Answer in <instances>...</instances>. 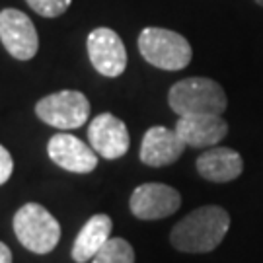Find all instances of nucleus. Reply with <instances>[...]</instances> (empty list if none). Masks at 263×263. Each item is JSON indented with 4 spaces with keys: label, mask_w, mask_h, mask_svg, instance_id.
<instances>
[{
    "label": "nucleus",
    "mask_w": 263,
    "mask_h": 263,
    "mask_svg": "<svg viewBox=\"0 0 263 263\" xmlns=\"http://www.w3.org/2000/svg\"><path fill=\"white\" fill-rule=\"evenodd\" d=\"M92 263H135V250L125 238H109Z\"/></svg>",
    "instance_id": "nucleus-15"
},
{
    "label": "nucleus",
    "mask_w": 263,
    "mask_h": 263,
    "mask_svg": "<svg viewBox=\"0 0 263 263\" xmlns=\"http://www.w3.org/2000/svg\"><path fill=\"white\" fill-rule=\"evenodd\" d=\"M185 146L187 144L179 139L176 129L156 125V127H151L142 137L141 162L151 168H164L178 162Z\"/></svg>",
    "instance_id": "nucleus-11"
},
{
    "label": "nucleus",
    "mask_w": 263,
    "mask_h": 263,
    "mask_svg": "<svg viewBox=\"0 0 263 263\" xmlns=\"http://www.w3.org/2000/svg\"><path fill=\"white\" fill-rule=\"evenodd\" d=\"M195 166L203 179L213 181V183H228L240 178L244 170V160L232 148L211 146L203 154H199Z\"/></svg>",
    "instance_id": "nucleus-13"
},
{
    "label": "nucleus",
    "mask_w": 263,
    "mask_h": 263,
    "mask_svg": "<svg viewBox=\"0 0 263 263\" xmlns=\"http://www.w3.org/2000/svg\"><path fill=\"white\" fill-rule=\"evenodd\" d=\"M174 129L187 146L211 148L226 137L228 123L222 119V115H183Z\"/></svg>",
    "instance_id": "nucleus-12"
},
{
    "label": "nucleus",
    "mask_w": 263,
    "mask_h": 263,
    "mask_svg": "<svg viewBox=\"0 0 263 263\" xmlns=\"http://www.w3.org/2000/svg\"><path fill=\"white\" fill-rule=\"evenodd\" d=\"M47 154L59 168L72 174H90L98 166V154L94 148L66 133H57L49 139Z\"/></svg>",
    "instance_id": "nucleus-10"
},
{
    "label": "nucleus",
    "mask_w": 263,
    "mask_h": 263,
    "mask_svg": "<svg viewBox=\"0 0 263 263\" xmlns=\"http://www.w3.org/2000/svg\"><path fill=\"white\" fill-rule=\"evenodd\" d=\"M255 2H257V4H259V6H263V0H255Z\"/></svg>",
    "instance_id": "nucleus-19"
},
{
    "label": "nucleus",
    "mask_w": 263,
    "mask_h": 263,
    "mask_svg": "<svg viewBox=\"0 0 263 263\" xmlns=\"http://www.w3.org/2000/svg\"><path fill=\"white\" fill-rule=\"evenodd\" d=\"M113 222L111 218L104 213L90 216L82 226V230L78 232L72 246V259L76 263H88L94 259V255L107 244V240L111 238Z\"/></svg>",
    "instance_id": "nucleus-14"
},
{
    "label": "nucleus",
    "mask_w": 263,
    "mask_h": 263,
    "mask_svg": "<svg viewBox=\"0 0 263 263\" xmlns=\"http://www.w3.org/2000/svg\"><path fill=\"white\" fill-rule=\"evenodd\" d=\"M0 41L18 61H31L39 51V35L28 14L16 8L0 12Z\"/></svg>",
    "instance_id": "nucleus-6"
},
{
    "label": "nucleus",
    "mask_w": 263,
    "mask_h": 263,
    "mask_svg": "<svg viewBox=\"0 0 263 263\" xmlns=\"http://www.w3.org/2000/svg\"><path fill=\"white\" fill-rule=\"evenodd\" d=\"M168 104L172 111L183 115H222L228 105L222 86L205 78L191 76L183 78L170 88Z\"/></svg>",
    "instance_id": "nucleus-2"
},
{
    "label": "nucleus",
    "mask_w": 263,
    "mask_h": 263,
    "mask_svg": "<svg viewBox=\"0 0 263 263\" xmlns=\"http://www.w3.org/2000/svg\"><path fill=\"white\" fill-rule=\"evenodd\" d=\"M88 139L96 154L105 160H117L125 156L131 144L127 125L113 113L96 115L88 125Z\"/></svg>",
    "instance_id": "nucleus-9"
},
{
    "label": "nucleus",
    "mask_w": 263,
    "mask_h": 263,
    "mask_svg": "<svg viewBox=\"0 0 263 263\" xmlns=\"http://www.w3.org/2000/svg\"><path fill=\"white\" fill-rule=\"evenodd\" d=\"M181 207L178 189L166 183H142L131 193L129 209L141 220H160Z\"/></svg>",
    "instance_id": "nucleus-8"
},
{
    "label": "nucleus",
    "mask_w": 263,
    "mask_h": 263,
    "mask_svg": "<svg viewBox=\"0 0 263 263\" xmlns=\"http://www.w3.org/2000/svg\"><path fill=\"white\" fill-rule=\"evenodd\" d=\"M14 172V160H12V154H10L2 144H0V185H4L10 179Z\"/></svg>",
    "instance_id": "nucleus-17"
},
{
    "label": "nucleus",
    "mask_w": 263,
    "mask_h": 263,
    "mask_svg": "<svg viewBox=\"0 0 263 263\" xmlns=\"http://www.w3.org/2000/svg\"><path fill=\"white\" fill-rule=\"evenodd\" d=\"M28 6L43 18H59L70 8L72 0H26Z\"/></svg>",
    "instance_id": "nucleus-16"
},
{
    "label": "nucleus",
    "mask_w": 263,
    "mask_h": 263,
    "mask_svg": "<svg viewBox=\"0 0 263 263\" xmlns=\"http://www.w3.org/2000/svg\"><path fill=\"white\" fill-rule=\"evenodd\" d=\"M35 115L61 131L78 129L90 119V102L78 90H61L41 98L35 104Z\"/></svg>",
    "instance_id": "nucleus-5"
},
{
    "label": "nucleus",
    "mask_w": 263,
    "mask_h": 263,
    "mask_svg": "<svg viewBox=\"0 0 263 263\" xmlns=\"http://www.w3.org/2000/svg\"><path fill=\"white\" fill-rule=\"evenodd\" d=\"M90 63L102 76L117 78L127 68V49L117 31L109 28H96L86 41Z\"/></svg>",
    "instance_id": "nucleus-7"
},
{
    "label": "nucleus",
    "mask_w": 263,
    "mask_h": 263,
    "mask_svg": "<svg viewBox=\"0 0 263 263\" xmlns=\"http://www.w3.org/2000/svg\"><path fill=\"white\" fill-rule=\"evenodd\" d=\"M0 263H12V252L4 242H0Z\"/></svg>",
    "instance_id": "nucleus-18"
},
{
    "label": "nucleus",
    "mask_w": 263,
    "mask_h": 263,
    "mask_svg": "<svg viewBox=\"0 0 263 263\" xmlns=\"http://www.w3.org/2000/svg\"><path fill=\"white\" fill-rule=\"evenodd\" d=\"M139 51L148 65L160 70H181L191 63V45L178 31L166 28H144L139 35Z\"/></svg>",
    "instance_id": "nucleus-4"
},
{
    "label": "nucleus",
    "mask_w": 263,
    "mask_h": 263,
    "mask_svg": "<svg viewBox=\"0 0 263 263\" xmlns=\"http://www.w3.org/2000/svg\"><path fill=\"white\" fill-rule=\"evenodd\" d=\"M14 232L18 242L33 254H51L61 240V224L39 203H26L14 215Z\"/></svg>",
    "instance_id": "nucleus-3"
},
{
    "label": "nucleus",
    "mask_w": 263,
    "mask_h": 263,
    "mask_svg": "<svg viewBox=\"0 0 263 263\" xmlns=\"http://www.w3.org/2000/svg\"><path fill=\"white\" fill-rule=\"evenodd\" d=\"M230 228V215L218 205L191 211L170 232L172 246L183 254H207L220 246Z\"/></svg>",
    "instance_id": "nucleus-1"
}]
</instances>
